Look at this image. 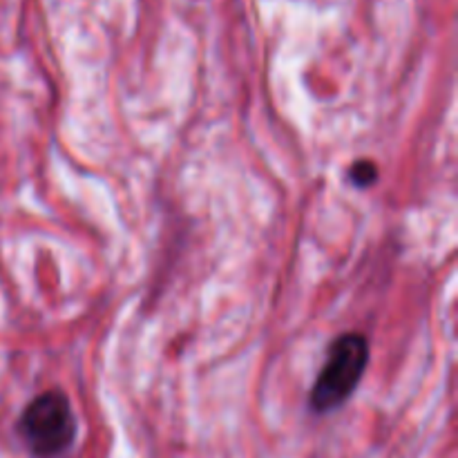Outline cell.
I'll list each match as a JSON object with an SVG mask.
<instances>
[{"mask_svg": "<svg viewBox=\"0 0 458 458\" xmlns=\"http://www.w3.org/2000/svg\"><path fill=\"white\" fill-rule=\"evenodd\" d=\"M369 362V343L362 334H343L334 340L327 362L313 383L309 410L313 414H329L349 401L365 376Z\"/></svg>", "mask_w": 458, "mask_h": 458, "instance_id": "1", "label": "cell"}, {"mask_svg": "<svg viewBox=\"0 0 458 458\" xmlns=\"http://www.w3.org/2000/svg\"><path fill=\"white\" fill-rule=\"evenodd\" d=\"M18 434L38 458H54L67 450L79 434L70 398L58 389L36 396L18 420Z\"/></svg>", "mask_w": 458, "mask_h": 458, "instance_id": "2", "label": "cell"}, {"mask_svg": "<svg viewBox=\"0 0 458 458\" xmlns=\"http://www.w3.org/2000/svg\"><path fill=\"white\" fill-rule=\"evenodd\" d=\"M352 182L358 188H369L374 186L376 179H378V168H376L374 161H356L352 165Z\"/></svg>", "mask_w": 458, "mask_h": 458, "instance_id": "3", "label": "cell"}]
</instances>
